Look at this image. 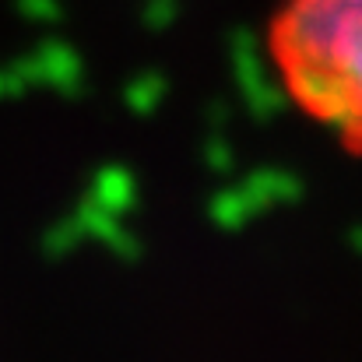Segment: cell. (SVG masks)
Returning a JSON list of instances; mask_svg holds the SVG:
<instances>
[{
    "label": "cell",
    "instance_id": "obj_1",
    "mask_svg": "<svg viewBox=\"0 0 362 362\" xmlns=\"http://www.w3.org/2000/svg\"><path fill=\"white\" fill-rule=\"evenodd\" d=\"M288 95L362 148V0H288L271 25Z\"/></svg>",
    "mask_w": 362,
    "mask_h": 362
}]
</instances>
